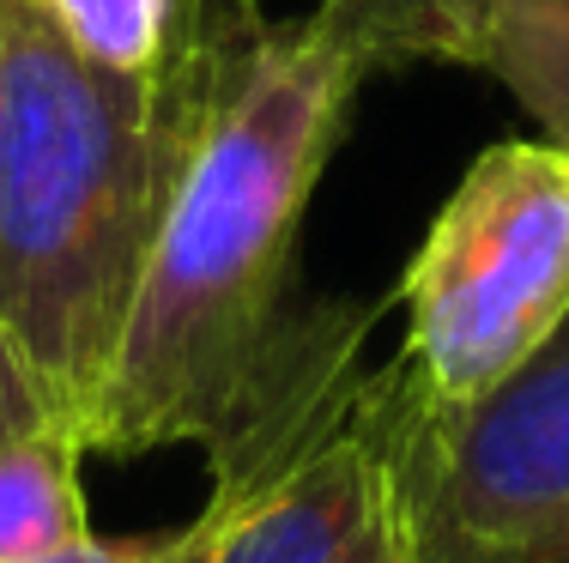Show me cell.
Masks as SVG:
<instances>
[{"label":"cell","instance_id":"9","mask_svg":"<svg viewBox=\"0 0 569 563\" xmlns=\"http://www.w3.org/2000/svg\"><path fill=\"white\" fill-rule=\"evenodd\" d=\"M43 7L91 61L121 73H152L176 31V0H43Z\"/></svg>","mask_w":569,"mask_h":563},{"label":"cell","instance_id":"1","mask_svg":"<svg viewBox=\"0 0 569 563\" xmlns=\"http://www.w3.org/2000/svg\"><path fill=\"white\" fill-rule=\"evenodd\" d=\"M164 67L176 170L86 454L212 442L237 419L291 321L303 207L358 91L309 24H273L261 0H176Z\"/></svg>","mask_w":569,"mask_h":563},{"label":"cell","instance_id":"2","mask_svg":"<svg viewBox=\"0 0 569 563\" xmlns=\"http://www.w3.org/2000/svg\"><path fill=\"white\" fill-rule=\"evenodd\" d=\"M170 170V67H103L43 0H0V328L79 442L128 328Z\"/></svg>","mask_w":569,"mask_h":563},{"label":"cell","instance_id":"7","mask_svg":"<svg viewBox=\"0 0 569 563\" xmlns=\"http://www.w3.org/2000/svg\"><path fill=\"white\" fill-rule=\"evenodd\" d=\"M79 461H86V442L67 424L0 442V563L43 557L91 533L86 497H79Z\"/></svg>","mask_w":569,"mask_h":563},{"label":"cell","instance_id":"5","mask_svg":"<svg viewBox=\"0 0 569 563\" xmlns=\"http://www.w3.org/2000/svg\"><path fill=\"white\" fill-rule=\"evenodd\" d=\"M418 400V394H412ZM425 557L460 563L569 509V321L497 400L442 424L418 406Z\"/></svg>","mask_w":569,"mask_h":563},{"label":"cell","instance_id":"11","mask_svg":"<svg viewBox=\"0 0 569 563\" xmlns=\"http://www.w3.org/2000/svg\"><path fill=\"white\" fill-rule=\"evenodd\" d=\"M460 563H569V509L551 515L546 527L521 533V540H509V545H491V552H472Z\"/></svg>","mask_w":569,"mask_h":563},{"label":"cell","instance_id":"12","mask_svg":"<svg viewBox=\"0 0 569 563\" xmlns=\"http://www.w3.org/2000/svg\"><path fill=\"white\" fill-rule=\"evenodd\" d=\"M19 563H158V533L152 540H103V533H79V540L56 545V552L19 557Z\"/></svg>","mask_w":569,"mask_h":563},{"label":"cell","instance_id":"10","mask_svg":"<svg viewBox=\"0 0 569 563\" xmlns=\"http://www.w3.org/2000/svg\"><path fill=\"white\" fill-rule=\"evenodd\" d=\"M43 424H61V419H56V406H49L37 370L24 364V352L12 345V333L0 328V442L31 436V431H43ZM67 431H73V424H67Z\"/></svg>","mask_w":569,"mask_h":563},{"label":"cell","instance_id":"8","mask_svg":"<svg viewBox=\"0 0 569 563\" xmlns=\"http://www.w3.org/2000/svg\"><path fill=\"white\" fill-rule=\"evenodd\" d=\"M472 67H491L546 140L569 152V0H497Z\"/></svg>","mask_w":569,"mask_h":563},{"label":"cell","instance_id":"6","mask_svg":"<svg viewBox=\"0 0 569 563\" xmlns=\"http://www.w3.org/2000/svg\"><path fill=\"white\" fill-rule=\"evenodd\" d=\"M491 12L497 0H321L303 24L363 79L395 61H479Z\"/></svg>","mask_w":569,"mask_h":563},{"label":"cell","instance_id":"3","mask_svg":"<svg viewBox=\"0 0 569 563\" xmlns=\"http://www.w3.org/2000/svg\"><path fill=\"white\" fill-rule=\"evenodd\" d=\"M376 310H291L237 419L207 442L212 497L158 533V563H430L418 400L363 370Z\"/></svg>","mask_w":569,"mask_h":563},{"label":"cell","instance_id":"4","mask_svg":"<svg viewBox=\"0 0 569 563\" xmlns=\"http://www.w3.org/2000/svg\"><path fill=\"white\" fill-rule=\"evenodd\" d=\"M400 375L430 419L497 400L569 321V152L503 140L472 158L400 279Z\"/></svg>","mask_w":569,"mask_h":563}]
</instances>
